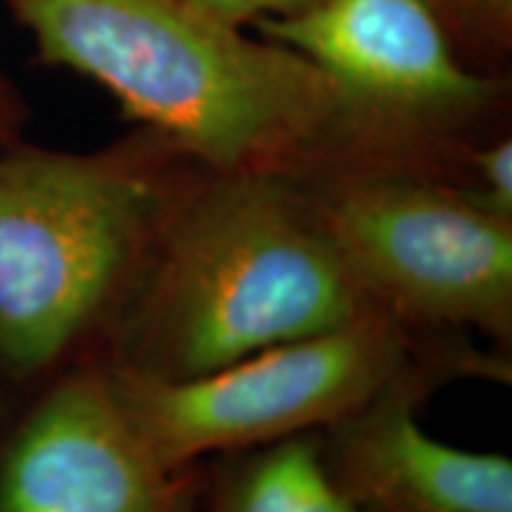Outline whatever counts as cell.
<instances>
[{
  "instance_id": "cell-1",
  "label": "cell",
  "mask_w": 512,
  "mask_h": 512,
  "mask_svg": "<svg viewBox=\"0 0 512 512\" xmlns=\"http://www.w3.org/2000/svg\"><path fill=\"white\" fill-rule=\"evenodd\" d=\"M38 60L105 88L214 176L316 183L406 166L316 64L190 0H8Z\"/></svg>"
},
{
  "instance_id": "cell-4",
  "label": "cell",
  "mask_w": 512,
  "mask_h": 512,
  "mask_svg": "<svg viewBox=\"0 0 512 512\" xmlns=\"http://www.w3.org/2000/svg\"><path fill=\"white\" fill-rule=\"evenodd\" d=\"M375 309L413 335L512 344V221L451 178L403 166L304 183Z\"/></svg>"
},
{
  "instance_id": "cell-5",
  "label": "cell",
  "mask_w": 512,
  "mask_h": 512,
  "mask_svg": "<svg viewBox=\"0 0 512 512\" xmlns=\"http://www.w3.org/2000/svg\"><path fill=\"white\" fill-rule=\"evenodd\" d=\"M389 316L275 344L188 380H147L110 370L140 437L169 467L323 432L363 408L427 339Z\"/></svg>"
},
{
  "instance_id": "cell-7",
  "label": "cell",
  "mask_w": 512,
  "mask_h": 512,
  "mask_svg": "<svg viewBox=\"0 0 512 512\" xmlns=\"http://www.w3.org/2000/svg\"><path fill=\"white\" fill-rule=\"evenodd\" d=\"M200 472L169 470L88 356L29 394L0 439V512H190Z\"/></svg>"
},
{
  "instance_id": "cell-6",
  "label": "cell",
  "mask_w": 512,
  "mask_h": 512,
  "mask_svg": "<svg viewBox=\"0 0 512 512\" xmlns=\"http://www.w3.org/2000/svg\"><path fill=\"white\" fill-rule=\"evenodd\" d=\"M252 27L316 64L408 164L458 181L463 133L489 114L498 86L460 62L427 0H318Z\"/></svg>"
},
{
  "instance_id": "cell-10",
  "label": "cell",
  "mask_w": 512,
  "mask_h": 512,
  "mask_svg": "<svg viewBox=\"0 0 512 512\" xmlns=\"http://www.w3.org/2000/svg\"><path fill=\"white\" fill-rule=\"evenodd\" d=\"M458 188L479 209L512 221V140L467 145L460 164Z\"/></svg>"
},
{
  "instance_id": "cell-12",
  "label": "cell",
  "mask_w": 512,
  "mask_h": 512,
  "mask_svg": "<svg viewBox=\"0 0 512 512\" xmlns=\"http://www.w3.org/2000/svg\"><path fill=\"white\" fill-rule=\"evenodd\" d=\"M190 3L219 22L242 29L259 19L297 15L316 5L318 0H190Z\"/></svg>"
},
{
  "instance_id": "cell-3",
  "label": "cell",
  "mask_w": 512,
  "mask_h": 512,
  "mask_svg": "<svg viewBox=\"0 0 512 512\" xmlns=\"http://www.w3.org/2000/svg\"><path fill=\"white\" fill-rule=\"evenodd\" d=\"M200 174L147 128L91 152L0 150V401L98 354Z\"/></svg>"
},
{
  "instance_id": "cell-2",
  "label": "cell",
  "mask_w": 512,
  "mask_h": 512,
  "mask_svg": "<svg viewBox=\"0 0 512 512\" xmlns=\"http://www.w3.org/2000/svg\"><path fill=\"white\" fill-rule=\"evenodd\" d=\"M377 313L304 183L202 171L95 358L147 380H188Z\"/></svg>"
},
{
  "instance_id": "cell-13",
  "label": "cell",
  "mask_w": 512,
  "mask_h": 512,
  "mask_svg": "<svg viewBox=\"0 0 512 512\" xmlns=\"http://www.w3.org/2000/svg\"><path fill=\"white\" fill-rule=\"evenodd\" d=\"M27 121L29 110L22 93L0 74V150L22 140Z\"/></svg>"
},
{
  "instance_id": "cell-8",
  "label": "cell",
  "mask_w": 512,
  "mask_h": 512,
  "mask_svg": "<svg viewBox=\"0 0 512 512\" xmlns=\"http://www.w3.org/2000/svg\"><path fill=\"white\" fill-rule=\"evenodd\" d=\"M458 377L510 382V361L472 337H432L366 406L320 432L328 475L358 510L512 512L508 456L448 446L420 427V403Z\"/></svg>"
},
{
  "instance_id": "cell-9",
  "label": "cell",
  "mask_w": 512,
  "mask_h": 512,
  "mask_svg": "<svg viewBox=\"0 0 512 512\" xmlns=\"http://www.w3.org/2000/svg\"><path fill=\"white\" fill-rule=\"evenodd\" d=\"M190 512L363 510L330 479L320 451V432H306L240 451L209 484L200 482Z\"/></svg>"
},
{
  "instance_id": "cell-11",
  "label": "cell",
  "mask_w": 512,
  "mask_h": 512,
  "mask_svg": "<svg viewBox=\"0 0 512 512\" xmlns=\"http://www.w3.org/2000/svg\"><path fill=\"white\" fill-rule=\"evenodd\" d=\"M448 34L467 36L479 46H501L512 27V0H427Z\"/></svg>"
}]
</instances>
